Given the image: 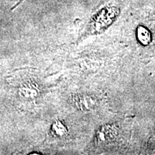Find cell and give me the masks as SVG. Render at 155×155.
Wrapping results in <instances>:
<instances>
[{
  "mask_svg": "<svg viewBox=\"0 0 155 155\" xmlns=\"http://www.w3.org/2000/svg\"><path fill=\"white\" fill-rule=\"evenodd\" d=\"M119 12V7L111 1L105 4L93 15L88 31L91 33H98L106 30L117 18Z\"/></svg>",
  "mask_w": 155,
  "mask_h": 155,
  "instance_id": "obj_1",
  "label": "cell"
},
{
  "mask_svg": "<svg viewBox=\"0 0 155 155\" xmlns=\"http://www.w3.org/2000/svg\"><path fill=\"white\" fill-rule=\"evenodd\" d=\"M75 108L78 111H89L96 109L98 106V99L93 95L76 94L73 98Z\"/></svg>",
  "mask_w": 155,
  "mask_h": 155,
  "instance_id": "obj_2",
  "label": "cell"
},
{
  "mask_svg": "<svg viewBox=\"0 0 155 155\" xmlns=\"http://www.w3.org/2000/svg\"><path fill=\"white\" fill-rule=\"evenodd\" d=\"M118 136V128L115 125H105L101 128L96 134L98 141L108 143L115 140Z\"/></svg>",
  "mask_w": 155,
  "mask_h": 155,
  "instance_id": "obj_3",
  "label": "cell"
},
{
  "mask_svg": "<svg viewBox=\"0 0 155 155\" xmlns=\"http://www.w3.org/2000/svg\"><path fill=\"white\" fill-rule=\"evenodd\" d=\"M52 131L56 137H63L68 132L67 127L61 121H57L52 127Z\"/></svg>",
  "mask_w": 155,
  "mask_h": 155,
  "instance_id": "obj_4",
  "label": "cell"
},
{
  "mask_svg": "<svg viewBox=\"0 0 155 155\" xmlns=\"http://www.w3.org/2000/svg\"><path fill=\"white\" fill-rule=\"evenodd\" d=\"M22 1H24V0H20V2H19V3H21V2H22ZM19 4H18V5H19ZM17 5L16 6H15V7H17V5Z\"/></svg>",
  "mask_w": 155,
  "mask_h": 155,
  "instance_id": "obj_5",
  "label": "cell"
}]
</instances>
